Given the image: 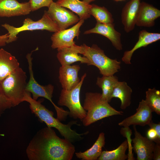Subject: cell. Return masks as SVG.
I'll return each instance as SVG.
<instances>
[{
    "instance_id": "obj_12",
    "label": "cell",
    "mask_w": 160,
    "mask_h": 160,
    "mask_svg": "<svg viewBox=\"0 0 160 160\" xmlns=\"http://www.w3.org/2000/svg\"><path fill=\"white\" fill-rule=\"evenodd\" d=\"M136 112L124 119L118 123L120 126L129 127L131 125L145 126L152 120V111L146 103L142 99L139 102Z\"/></svg>"
},
{
    "instance_id": "obj_13",
    "label": "cell",
    "mask_w": 160,
    "mask_h": 160,
    "mask_svg": "<svg viewBox=\"0 0 160 160\" xmlns=\"http://www.w3.org/2000/svg\"><path fill=\"white\" fill-rule=\"evenodd\" d=\"M31 11L29 1L20 3L17 0H0V17L25 15Z\"/></svg>"
},
{
    "instance_id": "obj_15",
    "label": "cell",
    "mask_w": 160,
    "mask_h": 160,
    "mask_svg": "<svg viewBox=\"0 0 160 160\" xmlns=\"http://www.w3.org/2000/svg\"><path fill=\"white\" fill-rule=\"evenodd\" d=\"M140 3V0H130L122 9L121 21L127 33L132 31L135 27Z\"/></svg>"
},
{
    "instance_id": "obj_21",
    "label": "cell",
    "mask_w": 160,
    "mask_h": 160,
    "mask_svg": "<svg viewBox=\"0 0 160 160\" xmlns=\"http://www.w3.org/2000/svg\"><path fill=\"white\" fill-rule=\"evenodd\" d=\"M58 5L68 8L76 14L80 20H85L89 18L91 4L79 0H57L56 2Z\"/></svg>"
},
{
    "instance_id": "obj_4",
    "label": "cell",
    "mask_w": 160,
    "mask_h": 160,
    "mask_svg": "<svg viewBox=\"0 0 160 160\" xmlns=\"http://www.w3.org/2000/svg\"><path fill=\"white\" fill-rule=\"evenodd\" d=\"M79 54L82 55L89 60L90 65H94L103 76L113 75L121 69V62L106 56L104 51L97 45L89 47L85 44L77 46Z\"/></svg>"
},
{
    "instance_id": "obj_3",
    "label": "cell",
    "mask_w": 160,
    "mask_h": 160,
    "mask_svg": "<svg viewBox=\"0 0 160 160\" xmlns=\"http://www.w3.org/2000/svg\"><path fill=\"white\" fill-rule=\"evenodd\" d=\"M83 107L87 112L86 116L81 121L85 126L105 118L123 113L111 106L102 98L101 94L98 92H87Z\"/></svg>"
},
{
    "instance_id": "obj_30",
    "label": "cell",
    "mask_w": 160,
    "mask_h": 160,
    "mask_svg": "<svg viewBox=\"0 0 160 160\" xmlns=\"http://www.w3.org/2000/svg\"><path fill=\"white\" fill-rule=\"evenodd\" d=\"M146 136L149 140L156 143L160 144V140L158 138L156 132L154 129L152 128L149 129L147 132Z\"/></svg>"
},
{
    "instance_id": "obj_25",
    "label": "cell",
    "mask_w": 160,
    "mask_h": 160,
    "mask_svg": "<svg viewBox=\"0 0 160 160\" xmlns=\"http://www.w3.org/2000/svg\"><path fill=\"white\" fill-rule=\"evenodd\" d=\"M129 148L127 140L123 142L116 149L111 151H102L98 160H125L128 159L126 152Z\"/></svg>"
},
{
    "instance_id": "obj_16",
    "label": "cell",
    "mask_w": 160,
    "mask_h": 160,
    "mask_svg": "<svg viewBox=\"0 0 160 160\" xmlns=\"http://www.w3.org/2000/svg\"><path fill=\"white\" fill-rule=\"evenodd\" d=\"M80 69L79 65H61L59 69V79L63 89L70 90L80 82L78 73Z\"/></svg>"
},
{
    "instance_id": "obj_33",
    "label": "cell",
    "mask_w": 160,
    "mask_h": 160,
    "mask_svg": "<svg viewBox=\"0 0 160 160\" xmlns=\"http://www.w3.org/2000/svg\"><path fill=\"white\" fill-rule=\"evenodd\" d=\"M8 33L4 35H0V47L4 46L6 45L8 39Z\"/></svg>"
},
{
    "instance_id": "obj_26",
    "label": "cell",
    "mask_w": 160,
    "mask_h": 160,
    "mask_svg": "<svg viewBox=\"0 0 160 160\" xmlns=\"http://www.w3.org/2000/svg\"><path fill=\"white\" fill-rule=\"evenodd\" d=\"M89 13L95 18L97 22L105 24L113 23L114 19L112 15L104 7L91 4Z\"/></svg>"
},
{
    "instance_id": "obj_31",
    "label": "cell",
    "mask_w": 160,
    "mask_h": 160,
    "mask_svg": "<svg viewBox=\"0 0 160 160\" xmlns=\"http://www.w3.org/2000/svg\"><path fill=\"white\" fill-rule=\"evenodd\" d=\"M153 160H160V144H155L153 152Z\"/></svg>"
},
{
    "instance_id": "obj_22",
    "label": "cell",
    "mask_w": 160,
    "mask_h": 160,
    "mask_svg": "<svg viewBox=\"0 0 160 160\" xmlns=\"http://www.w3.org/2000/svg\"><path fill=\"white\" fill-rule=\"evenodd\" d=\"M132 92V88L125 81H119L114 87L111 97L117 98L121 101L120 108L126 109L131 104V95Z\"/></svg>"
},
{
    "instance_id": "obj_14",
    "label": "cell",
    "mask_w": 160,
    "mask_h": 160,
    "mask_svg": "<svg viewBox=\"0 0 160 160\" xmlns=\"http://www.w3.org/2000/svg\"><path fill=\"white\" fill-rule=\"evenodd\" d=\"M92 33L98 34L107 38L113 46L117 50H122V45L121 40V34L115 28L113 23L105 24L97 22L93 28L85 31V34Z\"/></svg>"
},
{
    "instance_id": "obj_9",
    "label": "cell",
    "mask_w": 160,
    "mask_h": 160,
    "mask_svg": "<svg viewBox=\"0 0 160 160\" xmlns=\"http://www.w3.org/2000/svg\"><path fill=\"white\" fill-rule=\"evenodd\" d=\"M48 8L47 11L48 14L60 30L66 29L80 20L72 12L58 5L56 2L53 1Z\"/></svg>"
},
{
    "instance_id": "obj_29",
    "label": "cell",
    "mask_w": 160,
    "mask_h": 160,
    "mask_svg": "<svg viewBox=\"0 0 160 160\" xmlns=\"http://www.w3.org/2000/svg\"><path fill=\"white\" fill-rule=\"evenodd\" d=\"M13 107L11 102L3 93L0 85V116L6 110Z\"/></svg>"
},
{
    "instance_id": "obj_6",
    "label": "cell",
    "mask_w": 160,
    "mask_h": 160,
    "mask_svg": "<svg viewBox=\"0 0 160 160\" xmlns=\"http://www.w3.org/2000/svg\"><path fill=\"white\" fill-rule=\"evenodd\" d=\"M1 26L8 32L7 44L16 41L18 38L17 35L23 31L45 30L55 33L60 30L57 25L50 18L46 10L44 11L42 17L37 21H34L30 18H27L23 21L22 25L20 27H15L6 23L2 25Z\"/></svg>"
},
{
    "instance_id": "obj_1",
    "label": "cell",
    "mask_w": 160,
    "mask_h": 160,
    "mask_svg": "<svg viewBox=\"0 0 160 160\" xmlns=\"http://www.w3.org/2000/svg\"><path fill=\"white\" fill-rule=\"evenodd\" d=\"M75 151L69 141L58 137L52 128L38 131L26 149L29 160H71Z\"/></svg>"
},
{
    "instance_id": "obj_32",
    "label": "cell",
    "mask_w": 160,
    "mask_h": 160,
    "mask_svg": "<svg viewBox=\"0 0 160 160\" xmlns=\"http://www.w3.org/2000/svg\"><path fill=\"white\" fill-rule=\"evenodd\" d=\"M150 128L154 129L156 132L158 138L160 140V123H154L152 120L148 124Z\"/></svg>"
},
{
    "instance_id": "obj_8",
    "label": "cell",
    "mask_w": 160,
    "mask_h": 160,
    "mask_svg": "<svg viewBox=\"0 0 160 160\" xmlns=\"http://www.w3.org/2000/svg\"><path fill=\"white\" fill-rule=\"evenodd\" d=\"M32 53L27 54L26 58L28 64L29 74V79L27 83L26 90L32 94V98L37 100L39 97H43L49 100L54 107L56 105L52 100V95L54 90V87L51 84L45 86L40 84L35 79L33 70L32 58Z\"/></svg>"
},
{
    "instance_id": "obj_17",
    "label": "cell",
    "mask_w": 160,
    "mask_h": 160,
    "mask_svg": "<svg viewBox=\"0 0 160 160\" xmlns=\"http://www.w3.org/2000/svg\"><path fill=\"white\" fill-rule=\"evenodd\" d=\"M160 17V10L144 2H141L136 25L150 27L155 25V20Z\"/></svg>"
},
{
    "instance_id": "obj_20",
    "label": "cell",
    "mask_w": 160,
    "mask_h": 160,
    "mask_svg": "<svg viewBox=\"0 0 160 160\" xmlns=\"http://www.w3.org/2000/svg\"><path fill=\"white\" fill-rule=\"evenodd\" d=\"M19 65L15 56L3 48L0 49V82Z\"/></svg>"
},
{
    "instance_id": "obj_2",
    "label": "cell",
    "mask_w": 160,
    "mask_h": 160,
    "mask_svg": "<svg viewBox=\"0 0 160 160\" xmlns=\"http://www.w3.org/2000/svg\"><path fill=\"white\" fill-rule=\"evenodd\" d=\"M31 94L27 92L23 99V102L26 101L29 104V107L32 113H33L39 121L44 122L47 127L56 129L64 139L71 143H75L83 139L82 136L89 133L87 131L80 134L71 129L74 124L79 125L76 121H72L67 124H64L60 121L54 116L53 112L47 108L41 103L42 100H34Z\"/></svg>"
},
{
    "instance_id": "obj_5",
    "label": "cell",
    "mask_w": 160,
    "mask_h": 160,
    "mask_svg": "<svg viewBox=\"0 0 160 160\" xmlns=\"http://www.w3.org/2000/svg\"><path fill=\"white\" fill-rule=\"evenodd\" d=\"M26 79L25 72L19 67L0 82L3 93L13 107L23 102L27 92Z\"/></svg>"
},
{
    "instance_id": "obj_35",
    "label": "cell",
    "mask_w": 160,
    "mask_h": 160,
    "mask_svg": "<svg viewBox=\"0 0 160 160\" xmlns=\"http://www.w3.org/2000/svg\"><path fill=\"white\" fill-rule=\"evenodd\" d=\"M114 1H124L125 0H114Z\"/></svg>"
},
{
    "instance_id": "obj_28",
    "label": "cell",
    "mask_w": 160,
    "mask_h": 160,
    "mask_svg": "<svg viewBox=\"0 0 160 160\" xmlns=\"http://www.w3.org/2000/svg\"><path fill=\"white\" fill-rule=\"evenodd\" d=\"M53 0H29L31 11H34L44 7L49 6Z\"/></svg>"
},
{
    "instance_id": "obj_10",
    "label": "cell",
    "mask_w": 160,
    "mask_h": 160,
    "mask_svg": "<svg viewBox=\"0 0 160 160\" xmlns=\"http://www.w3.org/2000/svg\"><path fill=\"white\" fill-rule=\"evenodd\" d=\"M84 20L79 21L71 28L68 29L60 30L54 33L52 36L51 47L57 49L72 47L75 44L73 39L78 37L80 33V28L84 22Z\"/></svg>"
},
{
    "instance_id": "obj_24",
    "label": "cell",
    "mask_w": 160,
    "mask_h": 160,
    "mask_svg": "<svg viewBox=\"0 0 160 160\" xmlns=\"http://www.w3.org/2000/svg\"><path fill=\"white\" fill-rule=\"evenodd\" d=\"M118 81L117 77L114 75L97 78L96 84L102 90L101 97L103 100L108 103L111 101L113 89Z\"/></svg>"
},
{
    "instance_id": "obj_34",
    "label": "cell",
    "mask_w": 160,
    "mask_h": 160,
    "mask_svg": "<svg viewBox=\"0 0 160 160\" xmlns=\"http://www.w3.org/2000/svg\"><path fill=\"white\" fill-rule=\"evenodd\" d=\"M95 0H83V1L87 4H90L91 2Z\"/></svg>"
},
{
    "instance_id": "obj_23",
    "label": "cell",
    "mask_w": 160,
    "mask_h": 160,
    "mask_svg": "<svg viewBox=\"0 0 160 160\" xmlns=\"http://www.w3.org/2000/svg\"><path fill=\"white\" fill-rule=\"evenodd\" d=\"M105 134L100 133L99 136L93 145L89 149L85 151H80L75 153L76 157L83 160H96L100 156L102 152V149L105 144Z\"/></svg>"
},
{
    "instance_id": "obj_27",
    "label": "cell",
    "mask_w": 160,
    "mask_h": 160,
    "mask_svg": "<svg viewBox=\"0 0 160 160\" xmlns=\"http://www.w3.org/2000/svg\"><path fill=\"white\" fill-rule=\"evenodd\" d=\"M146 103L152 112L160 114V91L156 89L149 88L146 92Z\"/></svg>"
},
{
    "instance_id": "obj_11",
    "label": "cell",
    "mask_w": 160,
    "mask_h": 160,
    "mask_svg": "<svg viewBox=\"0 0 160 160\" xmlns=\"http://www.w3.org/2000/svg\"><path fill=\"white\" fill-rule=\"evenodd\" d=\"M134 137L132 140V149L137 155V160H152L156 143L143 136L133 125Z\"/></svg>"
},
{
    "instance_id": "obj_19",
    "label": "cell",
    "mask_w": 160,
    "mask_h": 160,
    "mask_svg": "<svg viewBox=\"0 0 160 160\" xmlns=\"http://www.w3.org/2000/svg\"><path fill=\"white\" fill-rule=\"evenodd\" d=\"M77 47L75 44L72 47L57 49V57L61 65H70L77 62L90 65V62L86 57L79 55Z\"/></svg>"
},
{
    "instance_id": "obj_18",
    "label": "cell",
    "mask_w": 160,
    "mask_h": 160,
    "mask_svg": "<svg viewBox=\"0 0 160 160\" xmlns=\"http://www.w3.org/2000/svg\"><path fill=\"white\" fill-rule=\"evenodd\" d=\"M160 39V33H152L143 30L139 33L138 39L134 47L130 50L125 51L122 57V60L126 64H131V60L134 52L139 48L145 47L159 41Z\"/></svg>"
},
{
    "instance_id": "obj_7",
    "label": "cell",
    "mask_w": 160,
    "mask_h": 160,
    "mask_svg": "<svg viewBox=\"0 0 160 160\" xmlns=\"http://www.w3.org/2000/svg\"><path fill=\"white\" fill-rule=\"evenodd\" d=\"M86 73L81 76L79 83L70 90L62 89L57 103L61 106H65L69 110V115L73 119L82 121L86 116V111L81 105L80 100V90Z\"/></svg>"
}]
</instances>
